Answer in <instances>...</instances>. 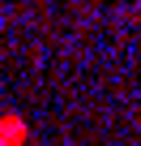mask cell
Returning a JSON list of instances; mask_svg holds the SVG:
<instances>
[{"instance_id": "6da1fadb", "label": "cell", "mask_w": 141, "mask_h": 146, "mask_svg": "<svg viewBox=\"0 0 141 146\" xmlns=\"http://www.w3.org/2000/svg\"><path fill=\"white\" fill-rule=\"evenodd\" d=\"M26 120L17 116V112H5V116H0V146H22L26 142Z\"/></svg>"}]
</instances>
